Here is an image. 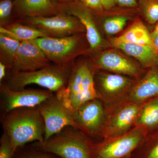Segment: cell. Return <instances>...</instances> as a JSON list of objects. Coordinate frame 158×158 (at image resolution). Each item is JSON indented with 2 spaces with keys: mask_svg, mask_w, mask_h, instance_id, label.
<instances>
[{
  "mask_svg": "<svg viewBox=\"0 0 158 158\" xmlns=\"http://www.w3.org/2000/svg\"><path fill=\"white\" fill-rule=\"evenodd\" d=\"M154 47L158 53V34L152 39Z\"/></svg>",
  "mask_w": 158,
  "mask_h": 158,
  "instance_id": "836d02e7",
  "label": "cell"
},
{
  "mask_svg": "<svg viewBox=\"0 0 158 158\" xmlns=\"http://www.w3.org/2000/svg\"><path fill=\"white\" fill-rule=\"evenodd\" d=\"M116 5L125 8H135L138 6V0H115Z\"/></svg>",
  "mask_w": 158,
  "mask_h": 158,
  "instance_id": "f1b7e54d",
  "label": "cell"
},
{
  "mask_svg": "<svg viewBox=\"0 0 158 158\" xmlns=\"http://www.w3.org/2000/svg\"><path fill=\"white\" fill-rule=\"evenodd\" d=\"M147 158H158V141L150 150Z\"/></svg>",
  "mask_w": 158,
  "mask_h": 158,
  "instance_id": "4dcf8cb0",
  "label": "cell"
},
{
  "mask_svg": "<svg viewBox=\"0 0 158 158\" xmlns=\"http://www.w3.org/2000/svg\"><path fill=\"white\" fill-rule=\"evenodd\" d=\"M12 158H60L57 156L50 153L33 148H26L19 151H15Z\"/></svg>",
  "mask_w": 158,
  "mask_h": 158,
  "instance_id": "d4e9b609",
  "label": "cell"
},
{
  "mask_svg": "<svg viewBox=\"0 0 158 158\" xmlns=\"http://www.w3.org/2000/svg\"><path fill=\"white\" fill-rule=\"evenodd\" d=\"M2 106L4 113L18 108L38 106L53 95L49 90L25 89L14 90L6 85H1Z\"/></svg>",
  "mask_w": 158,
  "mask_h": 158,
  "instance_id": "ba28073f",
  "label": "cell"
},
{
  "mask_svg": "<svg viewBox=\"0 0 158 158\" xmlns=\"http://www.w3.org/2000/svg\"><path fill=\"white\" fill-rule=\"evenodd\" d=\"M56 95L73 113L86 102L98 98L93 72L90 65L82 63L75 66L66 86Z\"/></svg>",
  "mask_w": 158,
  "mask_h": 158,
  "instance_id": "7a4b0ae2",
  "label": "cell"
},
{
  "mask_svg": "<svg viewBox=\"0 0 158 158\" xmlns=\"http://www.w3.org/2000/svg\"><path fill=\"white\" fill-rule=\"evenodd\" d=\"M8 66L2 62H0V82L2 81L6 76V69Z\"/></svg>",
  "mask_w": 158,
  "mask_h": 158,
  "instance_id": "1f68e13d",
  "label": "cell"
},
{
  "mask_svg": "<svg viewBox=\"0 0 158 158\" xmlns=\"http://www.w3.org/2000/svg\"><path fill=\"white\" fill-rule=\"evenodd\" d=\"M93 12L101 13L105 11L101 0H79Z\"/></svg>",
  "mask_w": 158,
  "mask_h": 158,
  "instance_id": "83f0119b",
  "label": "cell"
},
{
  "mask_svg": "<svg viewBox=\"0 0 158 158\" xmlns=\"http://www.w3.org/2000/svg\"><path fill=\"white\" fill-rule=\"evenodd\" d=\"M99 67L130 76H136L138 68L131 61L121 54L113 51H108L101 54L96 60Z\"/></svg>",
  "mask_w": 158,
  "mask_h": 158,
  "instance_id": "9a60e30c",
  "label": "cell"
},
{
  "mask_svg": "<svg viewBox=\"0 0 158 158\" xmlns=\"http://www.w3.org/2000/svg\"><path fill=\"white\" fill-rule=\"evenodd\" d=\"M57 2L60 3L67 2H71L74 0H56Z\"/></svg>",
  "mask_w": 158,
  "mask_h": 158,
  "instance_id": "e575fe53",
  "label": "cell"
},
{
  "mask_svg": "<svg viewBox=\"0 0 158 158\" xmlns=\"http://www.w3.org/2000/svg\"><path fill=\"white\" fill-rule=\"evenodd\" d=\"M50 60L36 44L31 41H22L11 69L12 73L38 70L50 65Z\"/></svg>",
  "mask_w": 158,
  "mask_h": 158,
  "instance_id": "30bf717a",
  "label": "cell"
},
{
  "mask_svg": "<svg viewBox=\"0 0 158 158\" xmlns=\"http://www.w3.org/2000/svg\"><path fill=\"white\" fill-rule=\"evenodd\" d=\"M98 80L101 90L105 94L109 95L120 93L131 84L129 79L115 74H101L99 76Z\"/></svg>",
  "mask_w": 158,
  "mask_h": 158,
  "instance_id": "ffe728a7",
  "label": "cell"
},
{
  "mask_svg": "<svg viewBox=\"0 0 158 158\" xmlns=\"http://www.w3.org/2000/svg\"><path fill=\"white\" fill-rule=\"evenodd\" d=\"M77 129L67 127L35 147L60 158H94V148Z\"/></svg>",
  "mask_w": 158,
  "mask_h": 158,
  "instance_id": "3957f363",
  "label": "cell"
},
{
  "mask_svg": "<svg viewBox=\"0 0 158 158\" xmlns=\"http://www.w3.org/2000/svg\"><path fill=\"white\" fill-rule=\"evenodd\" d=\"M136 122L146 129L158 128V97L150 99L141 108Z\"/></svg>",
  "mask_w": 158,
  "mask_h": 158,
  "instance_id": "44dd1931",
  "label": "cell"
},
{
  "mask_svg": "<svg viewBox=\"0 0 158 158\" xmlns=\"http://www.w3.org/2000/svg\"><path fill=\"white\" fill-rule=\"evenodd\" d=\"M68 68L50 65L33 71L12 73L6 85L11 90H19L36 85L57 93L67 85L70 73Z\"/></svg>",
  "mask_w": 158,
  "mask_h": 158,
  "instance_id": "277c9868",
  "label": "cell"
},
{
  "mask_svg": "<svg viewBox=\"0 0 158 158\" xmlns=\"http://www.w3.org/2000/svg\"><path fill=\"white\" fill-rule=\"evenodd\" d=\"M14 0H1L0 23L1 27L6 25L13 15Z\"/></svg>",
  "mask_w": 158,
  "mask_h": 158,
  "instance_id": "484cf974",
  "label": "cell"
},
{
  "mask_svg": "<svg viewBox=\"0 0 158 158\" xmlns=\"http://www.w3.org/2000/svg\"><path fill=\"white\" fill-rule=\"evenodd\" d=\"M158 97V67H152L132 88L130 93L132 103L140 104Z\"/></svg>",
  "mask_w": 158,
  "mask_h": 158,
  "instance_id": "2e32d148",
  "label": "cell"
},
{
  "mask_svg": "<svg viewBox=\"0 0 158 158\" xmlns=\"http://www.w3.org/2000/svg\"><path fill=\"white\" fill-rule=\"evenodd\" d=\"M0 34H4L19 41H32L49 35L44 31L27 25L23 24L17 22L7 25L1 27Z\"/></svg>",
  "mask_w": 158,
  "mask_h": 158,
  "instance_id": "ac0fdd59",
  "label": "cell"
},
{
  "mask_svg": "<svg viewBox=\"0 0 158 158\" xmlns=\"http://www.w3.org/2000/svg\"><path fill=\"white\" fill-rule=\"evenodd\" d=\"M141 109L140 105L135 103L126 105L119 109L110 120L105 135L109 137H116L127 133L137 121Z\"/></svg>",
  "mask_w": 158,
  "mask_h": 158,
  "instance_id": "5bb4252c",
  "label": "cell"
},
{
  "mask_svg": "<svg viewBox=\"0 0 158 158\" xmlns=\"http://www.w3.org/2000/svg\"><path fill=\"white\" fill-rule=\"evenodd\" d=\"M112 41L153 46L150 33L139 19H137L124 33Z\"/></svg>",
  "mask_w": 158,
  "mask_h": 158,
  "instance_id": "d6986e66",
  "label": "cell"
},
{
  "mask_svg": "<svg viewBox=\"0 0 158 158\" xmlns=\"http://www.w3.org/2000/svg\"><path fill=\"white\" fill-rule=\"evenodd\" d=\"M66 13L63 3L56 0H14L13 14L20 19Z\"/></svg>",
  "mask_w": 158,
  "mask_h": 158,
  "instance_id": "8fae6325",
  "label": "cell"
},
{
  "mask_svg": "<svg viewBox=\"0 0 158 158\" xmlns=\"http://www.w3.org/2000/svg\"><path fill=\"white\" fill-rule=\"evenodd\" d=\"M158 34V23L156 24L155 28L152 33H150L151 37L152 39H153Z\"/></svg>",
  "mask_w": 158,
  "mask_h": 158,
  "instance_id": "d6a6232c",
  "label": "cell"
},
{
  "mask_svg": "<svg viewBox=\"0 0 158 158\" xmlns=\"http://www.w3.org/2000/svg\"><path fill=\"white\" fill-rule=\"evenodd\" d=\"M138 6L148 23H158V0H138Z\"/></svg>",
  "mask_w": 158,
  "mask_h": 158,
  "instance_id": "603a6c76",
  "label": "cell"
},
{
  "mask_svg": "<svg viewBox=\"0 0 158 158\" xmlns=\"http://www.w3.org/2000/svg\"><path fill=\"white\" fill-rule=\"evenodd\" d=\"M79 35L45 37L31 41L43 52L50 62L61 67H68L74 58L82 51Z\"/></svg>",
  "mask_w": 158,
  "mask_h": 158,
  "instance_id": "5b68a950",
  "label": "cell"
},
{
  "mask_svg": "<svg viewBox=\"0 0 158 158\" xmlns=\"http://www.w3.org/2000/svg\"><path fill=\"white\" fill-rule=\"evenodd\" d=\"M2 119L15 152L29 142L44 141L45 126L38 106L15 109L4 113Z\"/></svg>",
  "mask_w": 158,
  "mask_h": 158,
  "instance_id": "6da1fadb",
  "label": "cell"
},
{
  "mask_svg": "<svg viewBox=\"0 0 158 158\" xmlns=\"http://www.w3.org/2000/svg\"><path fill=\"white\" fill-rule=\"evenodd\" d=\"M128 18L124 15H116L105 20L103 28L107 34L113 35L119 33L124 28Z\"/></svg>",
  "mask_w": 158,
  "mask_h": 158,
  "instance_id": "cb8c5ba5",
  "label": "cell"
},
{
  "mask_svg": "<svg viewBox=\"0 0 158 158\" xmlns=\"http://www.w3.org/2000/svg\"><path fill=\"white\" fill-rule=\"evenodd\" d=\"M105 10H110L113 9L116 5L115 0H101Z\"/></svg>",
  "mask_w": 158,
  "mask_h": 158,
  "instance_id": "f546056e",
  "label": "cell"
},
{
  "mask_svg": "<svg viewBox=\"0 0 158 158\" xmlns=\"http://www.w3.org/2000/svg\"><path fill=\"white\" fill-rule=\"evenodd\" d=\"M21 41L0 34L1 61L11 68Z\"/></svg>",
  "mask_w": 158,
  "mask_h": 158,
  "instance_id": "7402d4cb",
  "label": "cell"
},
{
  "mask_svg": "<svg viewBox=\"0 0 158 158\" xmlns=\"http://www.w3.org/2000/svg\"><path fill=\"white\" fill-rule=\"evenodd\" d=\"M112 43L115 47L137 59L145 67L152 68L158 65V53L153 46L112 40Z\"/></svg>",
  "mask_w": 158,
  "mask_h": 158,
  "instance_id": "e0dca14e",
  "label": "cell"
},
{
  "mask_svg": "<svg viewBox=\"0 0 158 158\" xmlns=\"http://www.w3.org/2000/svg\"><path fill=\"white\" fill-rule=\"evenodd\" d=\"M15 152L10 139L4 133L0 140V158H12Z\"/></svg>",
  "mask_w": 158,
  "mask_h": 158,
  "instance_id": "4316f807",
  "label": "cell"
},
{
  "mask_svg": "<svg viewBox=\"0 0 158 158\" xmlns=\"http://www.w3.org/2000/svg\"><path fill=\"white\" fill-rule=\"evenodd\" d=\"M145 130L138 127L108 144L95 148L94 158H121L127 155L141 142Z\"/></svg>",
  "mask_w": 158,
  "mask_h": 158,
  "instance_id": "9c48e42d",
  "label": "cell"
},
{
  "mask_svg": "<svg viewBox=\"0 0 158 158\" xmlns=\"http://www.w3.org/2000/svg\"><path fill=\"white\" fill-rule=\"evenodd\" d=\"M63 3L66 13L76 17L85 28L86 38L90 49L99 48L102 43V39L94 19L93 11L79 0Z\"/></svg>",
  "mask_w": 158,
  "mask_h": 158,
  "instance_id": "4fadbf2b",
  "label": "cell"
},
{
  "mask_svg": "<svg viewBox=\"0 0 158 158\" xmlns=\"http://www.w3.org/2000/svg\"><path fill=\"white\" fill-rule=\"evenodd\" d=\"M45 126L44 141L67 127L80 130L74 113L64 105L56 95H53L38 106Z\"/></svg>",
  "mask_w": 158,
  "mask_h": 158,
  "instance_id": "8992f818",
  "label": "cell"
},
{
  "mask_svg": "<svg viewBox=\"0 0 158 158\" xmlns=\"http://www.w3.org/2000/svg\"><path fill=\"white\" fill-rule=\"evenodd\" d=\"M80 130L91 135H97L102 129L105 120V110L98 98L83 104L74 112Z\"/></svg>",
  "mask_w": 158,
  "mask_h": 158,
  "instance_id": "7c38bea8",
  "label": "cell"
},
{
  "mask_svg": "<svg viewBox=\"0 0 158 158\" xmlns=\"http://www.w3.org/2000/svg\"><path fill=\"white\" fill-rule=\"evenodd\" d=\"M19 22L42 30L50 37H67L85 31L80 21L67 13L49 17L26 18L20 19Z\"/></svg>",
  "mask_w": 158,
  "mask_h": 158,
  "instance_id": "52a82bcc",
  "label": "cell"
}]
</instances>
